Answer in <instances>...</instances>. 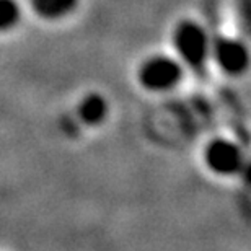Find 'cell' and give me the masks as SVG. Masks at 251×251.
Masks as SVG:
<instances>
[{"label":"cell","instance_id":"obj_7","mask_svg":"<svg viewBox=\"0 0 251 251\" xmlns=\"http://www.w3.org/2000/svg\"><path fill=\"white\" fill-rule=\"evenodd\" d=\"M22 10L17 0H0V33L17 26Z\"/></svg>","mask_w":251,"mask_h":251},{"label":"cell","instance_id":"obj_6","mask_svg":"<svg viewBox=\"0 0 251 251\" xmlns=\"http://www.w3.org/2000/svg\"><path fill=\"white\" fill-rule=\"evenodd\" d=\"M78 0H31V7L44 20H61L72 13Z\"/></svg>","mask_w":251,"mask_h":251},{"label":"cell","instance_id":"obj_1","mask_svg":"<svg viewBox=\"0 0 251 251\" xmlns=\"http://www.w3.org/2000/svg\"><path fill=\"white\" fill-rule=\"evenodd\" d=\"M173 46L178 59L189 67L199 69L210 59V41L207 31L196 22H181L173 33Z\"/></svg>","mask_w":251,"mask_h":251},{"label":"cell","instance_id":"obj_4","mask_svg":"<svg viewBox=\"0 0 251 251\" xmlns=\"http://www.w3.org/2000/svg\"><path fill=\"white\" fill-rule=\"evenodd\" d=\"M245 155L237 144L228 139L212 140L204 152V162L207 168L220 176H232L238 175Z\"/></svg>","mask_w":251,"mask_h":251},{"label":"cell","instance_id":"obj_3","mask_svg":"<svg viewBox=\"0 0 251 251\" xmlns=\"http://www.w3.org/2000/svg\"><path fill=\"white\" fill-rule=\"evenodd\" d=\"M210 57L217 67L232 77L243 75L250 69L251 54L247 44L233 38H220L212 43Z\"/></svg>","mask_w":251,"mask_h":251},{"label":"cell","instance_id":"obj_2","mask_svg":"<svg viewBox=\"0 0 251 251\" xmlns=\"http://www.w3.org/2000/svg\"><path fill=\"white\" fill-rule=\"evenodd\" d=\"M183 78V65L168 56H153L139 69V83L149 92H168Z\"/></svg>","mask_w":251,"mask_h":251},{"label":"cell","instance_id":"obj_5","mask_svg":"<svg viewBox=\"0 0 251 251\" xmlns=\"http://www.w3.org/2000/svg\"><path fill=\"white\" fill-rule=\"evenodd\" d=\"M80 123L87 126H100L109 113L108 100L100 93H88L82 98L77 108Z\"/></svg>","mask_w":251,"mask_h":251},{"label":"cell","instance_id":"obj_8","mask_svg":"<svg viewBox=\"0 0 251 251\" xmlns=\"http://www.w3.org/2000/svg\"><path fill=\"white\" fill-rule=\"evenodd\" d=\"M238 176L243 179V183L247 184V186L251 188V158L245 157L242 168H240V172H238Z\"/></svg>","mask_w":251,"mask_h":251}]
</instances>
